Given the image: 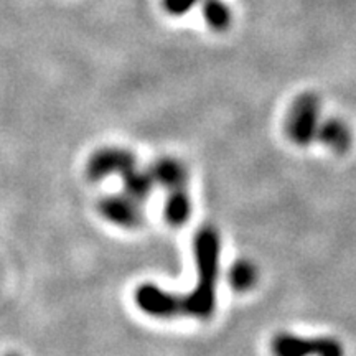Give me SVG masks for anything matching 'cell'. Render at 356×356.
<instances>
[{"mask_svg": "<svg viewBox=\"0 0 356 356\" xmlns=\"http://www.w3.org/2000/svg\"><path fill=\"white\" fill-rule=\"evenodd\" d=\"M122 181H124V191L126 195L136 200V202L144 203L147 198L152 193L155 180L152 173L139 170V168H131L126 173H122Z\"/></svg>", "mask_w": 356, "mask_h": 356, "instance_id": "9c48e42d", "label": "cell"}, {"mask_svg": "<svg viewBox=\"0 0 356 356\" xmlns=\"http://www.w3.org/2000/svg\"><path fill=\"white\" fill-rule=\"evenodd\" d=\"M195 259H197V286L184 297V315L207 320L215 314L216 282L220 269V234L215 228H202L195 236Z\"/></svg>", "mask_w": 356, "mask_h": 356, "instance_id": "6da1fadb", "label": "cell"}, {"mask_svg": "<svg viewBox=\"0 0 356 356\" xmlns=\"http://www.w3.org/2000/svg\"><path fill=\"white\" fill-rule=\"evenodd\" d=\"M257 282V267L251 261H236L229 270V284L236 292H248Z\"/></svg>", "mask_w": 356, "mask_h": 356, "instance_id": "8fae6325", "label": "cell"}, {"mask_svg": "<svg viewBox=\"0 0 356 356\" xmlns=\"http://www.w3.org/2000/svg\"><path fill=\"white\" fill-rule=\"evenodd\" d=\"M191 216V200L185 188L170 190L165 203V218L172 226H181Z\"/></svg>", "mask_w": 356, "mask_h": 356, "instance_id": "30bf717a", "label": "cell"}, {"mask_svg": "<svg viewBox=\"0 0 356 356\" xmlns=\"http://www.w3.org/2000/svg\"><path fill=\"white\" fill-rule=\"evenodd\" d=\"M99 213L109 222L126 229H136L144 222L140 203L129 195H109L99 202Z\"/></svg>", "mask_w": 356, "mask_h": 356, "instance_id": "8992f818", "label": "cell"}, {"mask_svg": "<svg viewBox=\"0 0 356 356\" xmlns=\"http://www.w3.org/2000/svg\"><path fill=\"white\" fill-rule=\"evenodd\" d=\"M320 99L304 92L292 102L286 119V134L293 144L305 147L315 140L320 126Z\"/></svg>", "mask_w": 356, "mask_h": 356, "instance_id": "7a4b0ae2", "label": "cell"}, {"mask_svg": "<svg viewBox=\"0 0 356 356\" xmlns=\"http://www.w3.org/2000/svg\"><path fill=\"white\" fill-rule=\"evenodd\" d=\"M134 297L137 307L150 317L175 318L177 315H184V297L163 291L155 284H142Z\"/></svg>", "mask_w": 356, "mask_h": 356, "instance_id": "277c9868", "label": "cell"}, {"mask_svg": "<svg viewBox=\"0 0 356 356\" xmlns=\"http://www.w3.org/2000/svg\"><path fill=\"white\" fill-rule=\"evenodd\" d=\"M315 139L322 142L325 147H328L335 154H345L351 147L353 136H351L348 124L341 119L332 118L320 124Z\"/></svg>", "mask_w": 356, "mask_h": 356, "instance_id": "52a82bcc", "label": "cell"}, {"mask_svg": "<svg viewBox=\"0 0 356 356\" xmlns=\"http://www.w3.org/2000/svg\"><path fill=\"white\" fill-rule=\"evenodd\" d=\"M274 356H345L343 346L335 338H304L279 333L270 343Z\"/></svg>", "mask_w": 356, "mask_h": 356, "instance_id": "3957f363", "label": "cell"}, {"mask_svg": "<svg viewBox=\"0 0 356 356\" xmlns=\"http://www.w3.org/2000/svg\"><path fill=\"white\" fill-rule=\"evenodd\" d=\"M136 167V155L126 149L108 147L91 155L88 160L86 173L89 180H102L111 175H122L127 170Z\"/></svg>", "mask_w": 356, "mask_h": 356, "instance_id": "5b68a950", "label": "cell"}, {"mask_svg": "<svg viewBox=\"0 0 356 356\" xmlns=\"http://www.w3.org/2000/svg\"><path fill=\"white\" fill-rule=\"evenodd\" d=\"M6 356H19V355H15V353H8V355H6Z\"/></svg>", "mask_w": 356, "mask_h": 356, "instance_id": "5bb4252c", "label": "cell"}, {"mask_svg": "<svg viewBox=\"0 0 356 356\" xmlns=\"http://www.w3.org/2000/svg\"><path fill=\"white\" fill-rule=\"evenodd\" d=\"M150 173L159 185L165 186L168 190L185 188L186 180H188V173H186L184 163L170 157L157 160L150 168Z\"/></svg>", "mask_w": 356, "mask_h": 356, "instance_id": "ba28073f", "label": "cell"}, {"mask_svg": "<svg viewBox=\"0 0 356 356\" xmlns=\"http://www.w3.org/2000/svg\"><path fill=\"white\" fill-rule=\"evenodd\" d=\"M204 17H207V22L210 24L211 29H228L229 10L225 3L220 2V0H208V3L204 6Z\"/></svg>", "mask_w": 356, "mask_h": 356, "instance_id": "7c38bea8", "label": "cell"}, {"mask_svg": "<svg viewBox=\"0 0 356 356\" xmlns=\"http://www.w3.org/2000/svg\"><path fill=\"white\" fill-rule=\"evenodd\" d=\"M195 0H165V6L168 12L175 13V15H180L181 12L188 10V8L193 6Z\"/></svg>", "mask_w": 356, "mask_h": 356, "instance_id": "4fadbf2b", "label": "cell"}]
</instances>
